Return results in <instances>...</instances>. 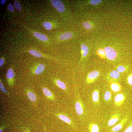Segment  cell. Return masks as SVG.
I'll return each instance as SVG.
<instances>
[{"label":"cell","instance_id":"1","mask_svg":"<svg viewBox=\"0 0 132 132\" xmlns=\"http://www.w3.org/2000/svg\"><path fill=\"white\" fill-rule=\"evenodd\" d=\"M80 36V31L75 28H66L60 30L55 37L56 41L60 43L78 38Z\"/></svg>","mask_w":132,"mask_h":132},{"label":"cell","instance_id":"2","mask_svg":"<svg viewBox=\"0 0 132 132\" xmlns=\"http://www.w3.org/2000/svg\"><path fill=\"white\" fill-rule=\"evenodd\" d=\"M51 3L53 7L59 13L60 16L65 20H68L71 15L64 3L60 0H52Z\"/></svg>","mask_w":132,"mask_h":132},{"label":"cell","instance_id":"3","mask_svg":"<svg viewBox=\"0 0 132 132\" xmlns=\"http://www.w3.org/2000/svg\"><path fill=\"white\" fill-rule=\"evenodd\" d=\"M6 78L7 83L10 87H12L15 83V74L12 68H9L6 72Z\"/></svg>","mask_w":132,"mask_h":132},{"label":"cell","instance_id":"4","mask_svg":"<svg viewBox=\"0 0 132 132\" xmlns=\"http://www.w3.org/2000/svg\"><path fill=\"white\" fill-rule=\"evenodd\" d=\"M100 75L99 72L97 70L90 72L88 74L86 79V83L90 84L94 82L98 78Z\"/></svg>","mask_w":132,"mask_h":132},{"label":"cell","instance_id":"5","mask_svg":"<svg viewBox=\"0 0 132 132\" xmlns=\"http://www.w3.org/2000/svg\"><path fill=\"white\" fill-rule=\"evenodd\" d=\"M45 68L44 65L42 63H38L34 65L31 68V71L33 74L39 75L44 72Z\"/></svg>","mask_w":132,"mask_h":132},{"label":"cell","instance_id":"6","mask_svg":"<svg viewBox=\"0 0 132 132\" xmlns=\"http://www.w3.org/2000/svg\"><path fill=\"white\" fill-rule=\"evenodd\" d=\"M106 56L109 59L113 60L116 59L117 55L116 51L110 46L106 47L105 48Z\"/></svg>","mask_w":132,"mask_h":132},{"label":"cell","instance_id":"7","mask_svg":"<svg viewBox=\"0 0 132 132\" xmlns=\"http://www.w3.org/2000/svg\"><path fill=\"white\" fill-rule=\"evenodd\" d=\"M89 52V49L88 46L84 43H81L80 45V62H82L84 61L88 56Z\"/></svg>","mask_w":132,"mask_h":132},{"label":"cell","instance_id":"8","mask_svg":"<svg viewBox=\"0 0 132 132\" xmlns=\"http://www.w3.org/2000/svg\"><path fill=\"white\" fill-rule=\"evenodd\" d=\"M26 52L29 53L34 56L36 57H43L53 60L55 59V58L54 57L43 54L34 49H30Z\"/></svg>","mask_w":132,"mask_h":132},{"label":"cell","instance_id":"9","mask_svg":"<svg viewBox=\"0 0 132 132\" xmlns=\"http://www.w3.org/2000/svg\"><path fill=\"white\" fill-rule=\"evenodd\" d=\"M125 99L126 97L123 94L119 93L117 94L114 98L115 105L117 107L121 106L124 103Z\"/></svg>","mask_w":132,"mask_h":132},{"label":"cell","instance_id":"10","mask_svg":"<svg viewBox=\"0 0 132 132\" xmlns=\"http://www.w3.org/2000/svg\"><path fill=\"white\" fill-rule=\"evenodd\" d=\"M128 119V116H125L118 123L112 128L111 131L112 132H117L120 131L127 121Z\"/></svg>","mask_w":132,"mask_h":132},{"label":"cell","instance_id":"11","mask_svg":"<svg viewBox=\"0 0 132 132\" xmlns=\"http://www.w3.org/2000/svg\"><path fill=\"white\" fill-rule=\"evenodd\" d=\"M79 99L75 103V108L76 112L79 115L81 116L83 114L84 111L83 105Z\"/></svg>","mask_w":132,"mask_h":132},{"label":"cell","instance_id":"12","mask_svg":"<svg viewBox=\"0 0 132 132\" xmlns=\"http://www.w3.org/2000/svg\"><path fill=\"white\" fill-rule=\"evenodd\" d=\"M120 115L118 113H115L112 116L108 122L109 126H111L115 124L120 119Z\"/></svg>","mask_w":132,"mask_h":132},{"label":"cell","instance_id":"13","mask_svg":"<svg viewBox=\"0 0 132 132\" xmlns=\"http://www.w3.org/2000/svg\"><path fill=\"white\" fill-rule=\"evenodd\" d=\"M53 81L56 86L64 90L67 89V87L65 83L60 79L57 78L53 79Z\"/></svg>","mask_w":132,"mask_h":132},{"label":"cell","instance_id":"14","mask_svg":"<svg viewBox=\"0 0 132 132\" xmlns=\"http://www.w3.org/2000/svg\"><path fill=\"white\" fill-rule=\"evenodd\" d=\"M42 89L43 93L48 99L52 100L54 99V95L46 87H43Z\"/></svg>","mask_w":132,"mask_h":132},{"label":"cell","instance_id":"15","mask_svg":"<svg viewBox=\"0 0 132 132\" xmlns=\"http://www.w3.org/2000/svg\"><path fill=\"white\" fill-rule=\"evenodd\" d=\"M92 99L93 102L97 104L99 103V91L95 89L93 91L92 95Z\"/></svg>","mask_w":132,"mask_h":132},{"label":"cell","instance_id":"16","mask_svg":"<svg viewBox=\"0 0 132 132\" xmlns=\"http://www.w3.org/2000/svg\"><path fill=\"white\" fill-rule=\"evenodd\" d=\"M33 34L35 37L42 41L46 42L48 41V38L44 34L36 32H34Z\"/></svg>","mask_w":132,"mask_h":132},{"label":"cell","instance_id":"17","mask_svg":"<svg viewBox=\"0 0 132 132\" xmlns=\"http://www.w3.org/2000/svg\"><path fill=\"white\" fill-rule=\"evenodd\" d=\"M57 116L60 119L68 124H72V121L66 115L62 114H57Z\"/></svg>","mask_w":132,"mask_h":132},{"label":"cell","instance_id":"18","mask_svg":"<svg viewBox=\"0 0 132 132\" xmlns=\"http://www.w3.org/2000/svg\"><path fill=\"white\" fill-rule=\"evenodd\" d=\"M88 129L90 132H99V128L97 124L91 122L89 124Z\"/></svg>","mask_w":132,"mask_h":132},{"label":"cell","instance_id":"19","mask_svg":"<svg viewBox=\"0 0 132 132\" xmlns=\"http://www.w3.org/2000/svg\"><path fill=\"white\" fill-rule=\"evenodd\" d=\"M110 87L111 89L115 92H119L121 89L120 85L116 82H113L111 83Z\"/></svg>","mask_w":132,"mask_h":132},{"label":"cell","instance_id":"20","mask_svg":"<svg viewBox=\"0 0 132 132\" xmlns=\"http://www.w3.org/2000/svg\"><path fill=\"white\" fill-rule=\"evenodd\" d=\"M78 24H81V26L87 30H90L92 28V25L88 21H84L81 22H78Z\"/></svg>","mask_w":132,"mask_h":132},{"label":"cell","instance_id":"21","mask_svg":"<svg viewBox=\"0 0 132 132\" xmlns=\"http://www.w3.org/2000/svg\"><path fill=\"white\" fill-rule=\"evenodd\" d=\"M27 97L29 99L33 102L37 100L36 95L33 91L28 90L27 91Z\"/></svg>","mask_w":132,"mask_h":132},{"label":"cell","instance_id":"22","mask_svg":"<svg viewBox=\"0 0 132 132\" xmlns=\"http://www.w3.org/2000/svg\"><path fill=\"white\" fill-rule=\"evenodd\" d=\"M53 23L49 21H45L43 23V27L46 30H50L53 28Z\"/></svg>","mask_w":132,"mask_h":132},{"label":"cell","instance_id":"23","mask_svg":"<svg viewBox=\"0 0 132 132\" xmlns=\"http://www.w3.org/2000/svg\"><path fill=\"white\" fill-rule=\"evenodd\" d=\"M109 75L110 77L115 79H118L120 76L119 72L116 70H112L110 72Z\"/></svg>","mask_w":132,"mask_h":132},{"label":"cell","instance_id":"24","mask_svg":"<svg viewBox=\"0 0 132 132\" xmlns=\"http://www.w3.org/2000/svg\"><path fill=\"white\" fill-rule=\"evenodd\" d=\"M111 94L110 92L109 91H107L104 94V99L106 101H109L111 100Z\"/></svg>","mask_w":132,"mask_h":132},{"label":"cell","instance_id":"25","mask_svg":"<svg viewBox=\"0 0 132 132\" xmlns=\"http://www.w3.org/2000/svg\"><path fill=\"white\" fill-rule=\"evenodd\" d=\"M0 89L4 93L9 96V94L7 90L4 87L2 83L1 78H0Z\"/></svg>","mask_w":132,"mask_h":132},{"label":"cell","instance_id":"26","mask_svg":"<svg viewBox=\"0 0 132 132\" xmlns=\"http://www.w3.org/2000/svg\"><path fill=\"white\" fill-rule=\"evenodd\" d=\"M97 52L98 54L100 57L103 58L105 57L106 54L105 51L102 49H100L98 50Z\"/></svg>","mask_w":132,"mask_h":132},{"label":"cell","instance_id":"27","mask_svg":"<svg viewBox=\"0 0 132 132\" xmlns=\"http://www.w3.org/2000/svg\"><path fill=\"white\" fill-rule=\"evenodd\" d=\"M13 3L17 11H19L21 10V5L18 1L15 0L14 1Z\"/></svg>","mask_w":132,"mask_h":132},{"label":"cell","instance_id":"28","mask_svg":"<svg viewBox=\"0 0 132 132\" xmlns=\"http://www.w3.org/2000/svg\"><path fill=\"white\" fill-rule=\"evenodd\" d=\"M126 70V67L122 65L119 66L117 68V71L119 73H122L125 71Z\"/></svg>","mask_w":132,"mask_h":132},{"label":"cell","instance_id":"29","mask_svg":"<svg viewBox=\"0 0 132 132\" xmlns=\"http://www.w3.org/2000/svg\"><path fill=\"white\" fill-rule=\"evenodd\" d=\"M101 1L100 0H91L89 1V3L92 5H96L99 4Z\"/></svg>","mask_w":132,"mask_h":132},{"label":"cell","instance_id":"30","mask_svg":"<svg viewBox=\"0 0 132 132\" xmlns=\"http://www.w3.org/2000/svg\"><path fill=\"white\" fill-rule=\"evenodd\" d=\"M127 82L130 86H132V74H130L127 78Z\"/></svg>","mask_w":132,"mask_h":132},{"label":"cell","instance_id":"31","mask_svg":"<svg viewBox=\"0 0 132 132\" xmlns=\"http://www.w3.org/2000/svg\"><path fill=\"white\" fill-rule=\"evenodd\" d=\"M8 9L11 12L13 11L14 10V7L11 3H10L9 4Z\"/></svg>","mask_w":132,"mask_h":132},{"label":"cell","instance_id":"32","mask_svg":"<svg viewBox=\"0 0 132 132\" xmlns=\"http://www.w3.org/2000/svg\"><path fill=\"white\" fill-rule=\"evenodd\" d=\"M5 58L4 57H1L0 58V67L1 68L4 64L5 62Z\"/></svg>","mask_w":132,"mask_h":132},{"label":"cell","instance_id":"33","mask_svg":"<svg viewBox=\"0 0 132 132\" xmlns=\"http://www.w3.org/2000/svg\"><path fill=\"white\" fill-rule=\"evenodd\" d=\"M7 125L6 124L1 126L0 127V132H2L4 130L7 126Z\"/></svg>","mask_w":132,"mask_h":132},{"label":"cell","instance_id":"34","mask_svg":"<svg viewBox=\"0 0 132 132\" xmlns=\"http://www.w3.org/2000/svg\"><path fill=\"white\" fill-rule=\"evenodd\" d=\"M6 0H1L0 1V4L1 5H3L5 4L7 1Z\"/></svg>","mask_w":132,"mask_h":132},{"label":"cell","instance_id":"35","mask_svg":"<svg viewBox=\"0 0 132 132\" xmlns=\"http://www.w3.org/2000/svg\"><path fill=\"white\" fill-rule=\"evenodd\" d=\"M24 132H30L29 130H28V129H27Z\"/></svg>","mask_w":132,"mask_h":132}]
</instances>
